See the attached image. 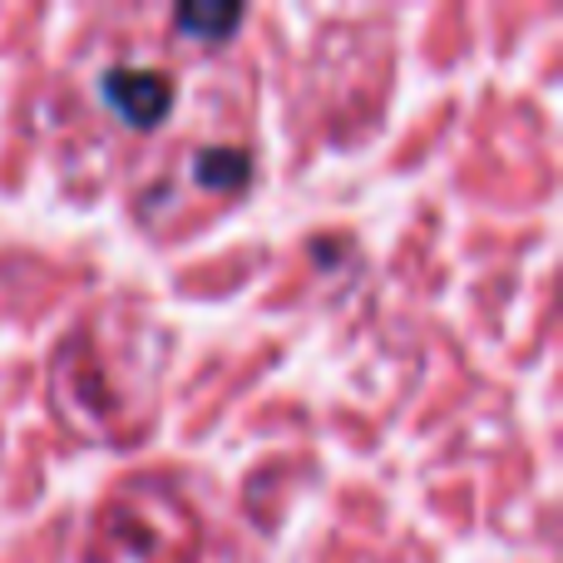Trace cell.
<instances>
[{"label":"cell","mask_w":563,"mask_h":563,"mask_svg":"<svg viewBox=\"0 0 563 563\" xmlns=\"http://www.w3.org/2000/svg\"><path fill=\"white\" fill-rule=\"evenodd\" d=\"M194 178L203 188H213V194H233V188H243L253 178V158L243 148H203L194 158Z\"/></svg>","instance_id":"cell-2"},{"label":"cell","mask_w":563,"mask_h":563,"mask_svg":"<svg viewBox=\"0 0 563 563\" xmlns=\"http://www.w3.org/2000/svg\"><path fill=\"white\" fill-rule=\"evenodd\" d=\"M178 25L203 35V40H228L238 25H243V10L238 5H184L178 10Z\"/></svg>","instance_id":"cell-3"},{"label":"cell","mask_w":563,"mask_h":563,"mask_svg":"<svg viewBox=\"0 0 563 563\" xmlns=\"http://www.w3.org/2000/svg\"><path fill=\"white\" fill-rule=\"evenodd\" d=\"M104 99L134 129H154L174 109V79L158 69H104Z\"/></svg>","instance_id":"cell-1"}]
</instances>
